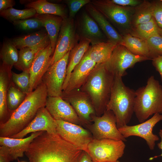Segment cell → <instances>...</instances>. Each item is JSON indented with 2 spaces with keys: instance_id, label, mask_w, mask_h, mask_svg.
<instances>
[{
  "instance_id": "1",
  "label": "cell",
  "mask_w": 162,
  "mask_h": 162,
  "mask_svg": "<svg viewBox=\"0 0 162 162\" xmlns=\"http://www.w3.org/2000/svg\"><path fill=\"white\" fill-rule=\"evenodd\" d=\"M82 151L57 134L43 131L33 140L25 154L29 162H78Z\"/></svg>"
},
{
  "instance_id": "2",
  "label": "cell",
  "mask_w": 162,
  "mask_h": 162,
  "mask_svg": "<svg viewBox=\"0 0 162 162\" xmlns=\"http://www.w3.org/2000/svg\"><path fill=\"white\" fill-rule=\"evenodd\" d=\"M48 97L45 85L42 82L28 94L20 106L5 123L0 124V137H10L21 131L31 122L40 108L45 107Z\"/></svg>"
},
{
  "instance_id": "3",
  "label": "cell",
  "mask_w": 162,
  "mask_h": 162,
  "mask_svg": "<svg viewBox=\"0 0 162 162\" xmlns=\"http://www.w3.org/2000/svg\"><path fill=\"white\" fill-rule=\"evenodd\" d=\"M114 76L106 69L105 63L97 64L80 88L89 96L97 116L106 110Z\"/></svg>"
},
{
  "instance_id": "4",
  "label": "cell",
  "mask_w": 162,
  "mask_h": 162,
  "mask_svg": "<svg viewBox=\"0 0 162 162\" xmlns=\"http://www.w3.org/2000/svg\"><path fill=\"white\" fill-rule=\"evenodd\" d=\"M122 77L115 75L110 97L106 110L113 112L118 128L127 125L134 112L135 91L126 86Z\"/></svg>"
},
{
  "instance_id": "5",
  "label": "cell",
  "mask_w": 162,
  "mask_h": 162,
  "mask_svg": "<svg viewBox=\"0 0 162 162\" xmlns=\"http://www.w3.org/2000/svg\"><path fill=\"white\" fill-rule=\"evenodd\" d=\"M135 95L134 110L139 122L155 114H162V86L154 76L148 79L145 86L135 91Z\"/></svg>"
},
{
  "instance_id": "6",
  "label": "cell",
  "mask_w": 162,
  "mask_h": 162,
  "mask_svg": "<svg viewBox=\"0 0 162 162\" xmlns=\"http://www.w3.org/2000/svg\"><path fill=\"white\" fill-rule=\"evenodd\" d=\"M91 3L119 30L129 33L132 28L131 21L134 7L118 5L109 0H93Z\"/></svg>"
},
{
  "instance_id": "7",
  "label": "cell",
  "mask_w": 162,
  "mask_h": 162,
  "mask_svg": "<svg viewBox=\"0 0 162 162\" xmlns=\"http://www.w3.org/2000/svg\"><path fill=\"white\" fill-rule=\"evenodd\" d=\"M125 146L122 140L93 138L88 145L87 152L94 162H116L122 156Z\"/></svg>"
},
{
  "instance_id": "8",
  "label": "cell",
  "mask_w": 162,
  "mask_h": 162,
  "mask_svg": "<svg viewBox=\"0 0 162 162\" xmlns=\"http://www.w3.org/2000/svg\"><path fill=\"white\" fill-rule=\"evenodd\" d=\"M148 60L147 58L133 54L123 45L118 44L105 65L106 69L114 76L122 77L127 74V69L137 62Z\"/></svg>"
},
{
  "instance_id": "9",
  "label": "cell",
  "mask_w": 162,
  "mask_h": 162,
  "mask_svg": "<svg viewBox=\"0 0 162 162\" xmlns=\"http://www.w3.org/2000/svg\"><path fill=\"white\" fill-rule=\"evenodd\" d=\"M91 118L93 123L89 127L94 139L127 141L117 128L116 117L111 111L106 110L102 116L93 115Z\"/></svg>"
},
{
  "instance_id": "10",
  "label": "cell",
  "mask_w": 162,
  "mask_h": 162,
  "mask_svg": "<svg viewBox=\"0 0 162 162\" xmlns=\"http://www.w3.org/2000/svg\"><path fill=\"white\" fill-rule=\"evenodd\" d=\"M79 40L80 38L74 19L68 16L64 19L51 60V65L70 51L78 44Z\"/></svg>"
},
{
  "instance_id": "11",
  "label": "cell",
  "mask_w": 162,
  "mask_h": 162,
  "mask_svg": "<svg viewBox=\"0 0 162 162\" xmlns=\"http://www.w3.org/2000/svg\"><path fill=\"white\" fill-rule=\"evenodd\" d=\"M70 52L51 65L42 78V82L46 87L48 96H61L62 94Z\"/></svg>"
},
{
  "instance_id": "12",
  "label": "cell",
  "mask_w": 162,
  "mask_h": 162,
  "mask_svg": "<svg viewBox=\"0 0 162 162\" xmlns=\"http://www.w3.org/2000/svg\"><path fill=\"white\" fill-rule=\"evenodd\" d=\"M56 121L57 134L78 149L87 152L88 145L93 139L92 133L78 124L62 120Z\"/></svg>"
},
{
  "instance_id": "13",
  "label": "cell",
  "mask_w": 162,
  "mask_h": 162,
  "mask_svg": "<svg viewBox=\"0 0 162 162\" xmlns=\"http://www.w3.org/2000/svg\"><path fill=\"white\" fill-rule=\"evenodd\" d=\"M162 120V114L156 113L149 119L140 124L132 126L126 125L118 129L125 138L136 136L144 139L149 148L153 150L155 142L159 140L158 136L153 133V129L158 123Z\"/></svg>"
},
{
  "instance_id": "14",
  "label": "cell",
  "mask_w": 162,
  "mask_h": 162,
  "mask_svg": "<svg viewBox=\"0 0 162 162\" xmlns=\"http://www.w3.org/2000/svg\"><path fill=\"white\" fill-rule=\"evenodd\" d=\"M62 98L72 106L83 124L92 121L91 116L96 114L91 99L88 94L80 89L68 92H62Z\"/></svg>"
},
{
  "instance_id": "15",
  "label": "cell",
  "mask_w": 162,
  "mask_h": 162,
  "mask_svg": "<svg viewBox=\"0 0 162 162\" xmlns=\"http://www.w3.org/2000/svg\"><path fill=\"white\" fill-rule=\"evenodd\" d=\"M54 53L50 43L37 53L29 69L30 83L29 93L35 90L42 82L43 76L51 65Z\"/></svg>"
},
{
  "instance_id": "16",
  "label": "cell",
  "mask_w": 162,
  "mask_h": 162,
  "mask_svg": "<svg viewBox=\"0 0 162 162\" xmlns=\"http://www.w3.org/2000/svg\"><path fill=\"white\" fill-rule=\"evenodd\" d=\"M76 24L80 40H87L92 46L108 41L96 22L86 11L82 13Z\"/></svg>"
},
{
  "instance_id": "17",
  "label": "cell",
  "mask_w": 162,
  "mask_h": 162,
  "mask_svg": "<svg viewBox=\"0 0 162 162\" xmlns=\"http://www.w3.org/2000/svg\"><path fill=\"white\" fill-rule=\"evenodd\" d=\"M45 107L56 120L78 125L83 124L71 105L61 96H48Z\"/></svg>"
},
{
  "instance_id": "18",
  "label": "cell",
  "mask_w": 162,
  "mask_h": 162,
  "mask_svg": "<svg viewBox=\"0 0 162 162\" xmlns=\"http://www.w3.org/2000/svg\"><path fill=\"white\" fill-rule=\"evenodd\" d=\"M56 127V120L46 107H44L38 110L34 117L24 129L10 137L23 138L30 133L41 131H46L50 134H57Z\"/></svg>"
},
{
  "instance_id": "19",
  "label": "cell",
  "mask_w": 162,
  "mask_h": 162,
  "mask_svg": "<svg viewBox=\"0 0 162 162\" xmlns=\"http://www.w3.org/2000/svg\"><path fill=\"white\" fill-rule=\"evenodd\" d=\"M96 64L86 53L80 62L72 71L66 87L63 92H68L80 88L86 81Z\"/></svg>"
},
{
  "instance_id": "20",
  "label": "cell",
  "mask_w": 162,
  "mask_h": 162,
  "mask_svg": "<svg viewBox=\"0 0 162 162\" xmlns=\"http://www.w3.org/2000/svg\"><path fill=\"white\" fill-rule=\"evenodd\" d=\"M86 11L96 22L108 40L121 44L123 38L112 24L91 3L86 5Z\"/></svg>"
},
{
  "instance_id": "21",
  "label": "cell",
  "mask_w": 162,
  "mask_h": 162,
  "mask_svg": "<svg viewBox=\"0 0 162 162\" xmlns=\"http://www.w3.org/2000/svg\"><path fill=\"white\" fill-rule=\"evenodd\" d=\"M11 70L2 63L0 67V124L6 122L11 115L6 101L8 92L12 82Z\"/></svg>"
},
{
  "instance_id": "22",
  "label": "cell",
  "mask_w": 162,
  "mask_h": 162,
  "mask_svg": "<svg viewBox=\"0 0 162 162\" xmlns=\"http://www.w3.org/2000/svg\"><path fill=\"white\" fill-rule=\"evenodd\" d=\"M43 132L33 133L29 136L22 139L0 137V146H4L8 149L13 161L23 157L32 141Z\"/></svg>"
},
{
  "instance_id": "23",
  "label": "cell",
  "mask_w": 162,
  "mask_h": 162,
  "mask_svg": "<svg viewBox=\"0 0 162 162\" xmlns=\"http://www.w3.org/2000/svg\"><path fill=\"white\" fill-rule=\"evenodd\" d=\"M38 19L45 27L54 52L56 44L64 19L62 17L50 14H36L34 17Z\"/></svg>"
},
{
  "instance_id": "24",
  "label": "cell",
  "mask_w": 162,
  "mask_h": 162,
  "mask_svg": "<svg viewBox=\"0 0 162 162\" xmlns=\"http://www.w3.org/2000/svg\"><path fill=\"white\" fill-rule=\"evenodd\" d=\"M50 43L49 38L36 46L20 50L19 51L18 61L14 67L16 69L22 71L29 70L39 51Z\"/></svg>"
},
{
  "instance_id": "25",
  "label": "cell",
  "mask_w": 162,
  "mask_h": 162,
  "mask_svg": "<svg viewBox=\"0 0 162 162\" xmlns=\"http://www.w3.org/2000/svg\"><path fill=\"white\" fill-rule=\"evenodd\" d=\"M26 7L34 9L37 14L54 15L64 19L68 16L67 9L64 4L51 3L46 0L31 2L28 3Z\"/></svg>"
},
{
  "instance_id": "26",
  "label": "cell",
  "mask_w": 162,
  "mask_h": 162,
  "mask_svg": "<svg viewBox=\"0 0 162 162\" xmlns=\"http://www.w3.org/2000/svg\"><path fill=\"white\" fill-rule=\"evenodd\" d=\"M117 44L108 40L92 46H91L86 54L96 64L105 63L110 58Z\"/></svg>"
},
{
  "instance_id": "27",
  "label": "cell",
  "mask_w": 162,
  "mask_h": 162,
  "mask_svg": "<svg viewBox=\"0 0 162 162\" xmlns=\"http://www.w3.org/2000/svg\"><path fill=\"white\" fill-rule=\"evenodd\" d=\"M90 44V42L87 40H80L70 51L67 68L66 76L63 86V91L66 87L71 73L74 67L80 62L89 48Z\"/></svg>"
},
{
  "instance_id": "28",
  "label": "cell",
  "mask_w": 162,
  "mask_h": 162,
  "mask_svg": "<svg viewBox=\"0 0 162 162\" xmlns=\"http://www.w3.org/2000/svg\"><path fill=\"white\" fill-rule=\"evenodd\" d=\"M122 36L123 41L122 45L133 54L152 60L146 40L134 37L129 33L125 34Z\"/></svg>"
},
{
  "instance_id": "29",
  "label": "cell",
  "mask_w": 162,
  "mask_h": 162,
  "mask_svg": "<svg viewBox=\"0 0 162 162\" xmlns=\"http://www.w3.org/2000/svg\"><path fill=\"white\" fill-rule=\"evenodd\" d=\"M129 33L134 37L146 40L153 36H162V29L153 17L148 22L132 27Z\"/></svg>"
},
{
  "instance_id": "30",
  "label": "cell",
  "mask_w": 162,
  "mask_h": 162,
  "mask_svg": "<svg viewBox=\"0 0 162 162\" xmlns=\"http://www.w3.org/2000/svg\"><path fill=\"white\" fill-rule=\"evenodd\" d=\"M154 2L144 0L134 7V12L132 18V27L150 21L153 18Z\"/></svg>"
},
{
  "instance_id": "31",
  "label": "cell",
  "mask_w": 162,
  "mask_h": 162,
  "mask_svg": "<svg viewBox=\"0 0 162 162\" xmlns=\"http://www.w3.org/2000/svg\"><path fill=\"white\" fill-rule=\"evenodd\" d=\"M49 38L47 33L39 32L14 38L11 41L17 49L33 47Z\"/></svg>"
},
{
  "instance_id": "32",
  "label": "cell",
  "mask_w": 162,
  "mask_h": 162,
  "mask_svg": "<svg viewBox=\"0 0 162 162\" xmlns=\"http://www.w3.org/2000/svg\"><path fill=\"white\" fill-rule=\"evenodd\" d=\"M0 56L2 63L11 69L16 64L19 59V52L11 40L3 43Z\"/></svg>"
},
{
  "instance_id": "33",
  "label": "cell",
  "mask_w": 162,
  "mask_h": 162,
  "mask_svg": "<svg viewBox=\"0 0 162 162\" xmlns=\"http://www.w3.org/2000/svg\"><path fill=\"white\" fill-rule=\"evenodd\" d=\"M26 95L16 87L12 81L8 89L6 98L7 107L11 114L22 104Z\"/></svg>"
},
{
  "instance_id": "34",
  "label": "cell",
  "mask_w": 162,
  "mask_h": 162,
  "mask_svg": "<svg viewBox=\"0 0 162 162\" xmlns=\"http://www.w3.org/2000/svg\"><path fill=\"white\" fill-rule=\"evenodd\" d=\"M36 14V10L32 8L17 10L11 8L0 11L1 16L12 22L34 17Z\"/></svg>"
},
{
  "instance_id": "35",
  "label": "cell",
  "mask_w": 162,
  "mask_h": 162,
  "mask_svg": "<svg viewBox=\"0 0 162 162\" xmlns=\"http://www.w3.org/2000/svg\"><path fill=\"white\" fill-rule=\"evenodd\" d=\"M12 80L20 91L26 94L29 93L30 83L29 70L22 71L19 74L12 71Z\"/></svg>"
},
{
  "instance_id": "36",
  "label": "cell",
  "mask_w": 162,
  "mask_h": 162,
  "mask_svg": "<svg viewBox=\"0 0 162 162\" xmlns=\"http://www.w3.org/2000/svg\"><path fill=\"white\" fill-rule=\"evenodd\" d=\"M152 60L162 56V36H152L146 40Z\"/></svg>"
},
{
  "instance_id": "37",
  "label": "cell",
  "mask_w": 162,
  "mask_h": 162,
  "mask_svg": "<svg viewBox=\"0 0 162 162\" xmlns=\"http://www.w3.org/2000/svg\"><path fill=\"white\" fill-rule=\"evenodd\" d=\"M13 24L23 30H28L43 27L41 22L38 18H28L14 21Z\"/></svg>"
},
{
  "instance_id": "38",
  "label": "cell",
  "mask_w": 162,
  "mask_h": 162,
  "mask_svg": "<svg viewBox=\"0 0 162 162\" xmlns=\"http://www.w3.org/2000/svg\"><path fill=\"white\" fill-rule=\"evenodd\" d=\"M63 2L68 6L69 10L68 17L74 19L76 15L83 6L91 2L90 0H65Z\"/></svg>"
},
{
  "instance_id": "39",
  "label": "cell",
  "mask_w": 162,
  "mask_h": 162,
  "mask_svg": "<svg viewBox=\"0 0 162 162\" xmlns=\"http://www.w3.org/2000/svg\"><path fill=\"white\" fill-rule=\"evenodd\" d=\"M153 17L158 26L162 29V0L154 2Z\"/></svg>"
},
{
  "instance_id": "40",
  "label": "cell",
  "mask_w": 162,
  "mask_h": 162,
  "mask_svg": "<svg viewBox=\"0 0 162 162\" xmlns=\"http://www.w3.org/2000/svg\"><path fill=\"white\" fill-rule=\"evenodd\" d=\"M115 4L123 7H135L140 4L143 1L139 0H109Z\"/></svg>"
},
{
  "instance_id": "41",
  "label": "cell",
  "mask_w": 162,
  "mask_h": 162,
  "mask_svg": "<svg viewBox=\"0 0 162 162\" xmlns=\"http://www.w3.org/2000/svg\"><path fill=\"white\" fill-rule=\"evenodd\" d=\"M12 159L8 149L6 147L0 146V162H10Z\"/></svg>"
},
{
  "instance_id": "42",
  "label": "cell",
  "mask_w": 162,
  "mask_h": 162,
  "mask_svg": "<svg viewBox=\"0 0 162 162\" xmlns=\"http://www.w3.org/2000/svg\"><path fill=\"white\" fill-rule=\"evenodd\" d=\"M152 63L156 70L159 73L162 82V56L153 59Z\"/></svg>"
},
{
  "instance_id": "43",
  "label": "cell",
  "mask_w": 162,
  "mask_h": 162,
  "mask_svg": "<svg viewBox=\"0 0 162 162\" xmlns=\"http://www.w3.org/2000/svg\"><path fill=\"white\" fill-rule=\"evenodd\" d=\"M15 4V2L13 0H0V11L13 8Z\"/></svg>"
},
{
  "instance_id": "44",
  "label": "cell",
  "mask_w": 162,
  "mask_h": 162,
  "mask_svg": "<svg viewBox=\"0 0 162 162\" xmlns=\"http://www.w3.org/2000/svg\"><path fill=\"white\" fill-rule=\"evenodd\" d=\"M78 162H94L89 154L86 152L82 151Z\"/></svg>"
},
{
  "instance_id": "45",
  "label": "cell",
  "mask_w": 162,
  "mask_h": 162,
  "mask_svg": "<svg viewBox=\"0 0 162 162\" xmlns=\"http://www.w3.org/2000/svg\"><path fill=\"white\" fill-rule=\"evenodd\" d=\"M158 134L159 136L160 137L161 141L160 142L158 143L157 146L159 149L161 150V154L158 156H155L154 157H151L149 159V160H153L154 158H156L159 157H162V129H160L159 130Z\"/></svg>"
},
{
  "instance_id": "46",
  "label": "cell",
  "mask_w": 162,
  "mask_h": 162,
  "mask_svg": "<svg viewBox=\"0 0 162 162\" xmlns=\"http://www.w3.org/2000/svg\"><path fill=\"white\" fill-rule=\"evenodd\" d=\"M116 162H120V161H119V160H117V161H116Z\"/></svg>"
},
{
  "instance_id": "47",
  "label": "cell",
  "mask_w": 162,
  "mask_h": 162,
  "mask_svg": "<svg viewBox=\"0 0 162 162\" xmlns=\"http://www.w3.org/2000/svg\"><path fill=\"white\" fill-rule=\"evenodd\" d=\"M24 162V161H22V162Z\"/></svg>"
}]
</instances>
